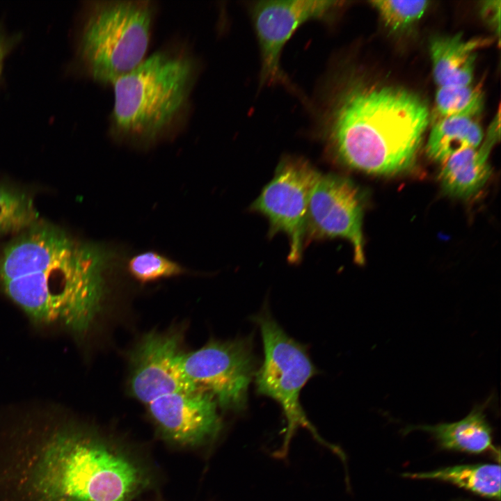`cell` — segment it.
Wrapping results in <instances>:
<instances>
[{"mask_svg": "<svg viewBox=\"0 0 501 501\" xmlns=\"http://www.w3.org/2000/svg\"><path fill=\"white\" fill-rule=\"evenodd\" d=\"M361 189L350 178L335 173H321L308 209L305 246L312 241L340 238L352 246L353 259L365 262Z\"/></svg>", "mask_w": 501, "mask_h": 501, "instance_id": "obj_10", "label": "cell"}, {"mask_svg": "<svg viewBox=\"0 0 501 501\" xmlns=\"http://www.w3.org/2000/svg\"><path fill=\"white\" fill-rule=\"evenodd\" d=\"M485 44L486 40H466L461 33L434 38L429 51L438 87L471 85L476 51Z\"/></svg>", "mask_w": 501, "mask_h": 501, "instance_id": "obj_14", "label": "cell"}, {"mask_svg": "<svg viewBox=\"0 0 501 501\" xmlns=\"http://www.w3.org/2000/svg\"><path fill=\"white\" fill-rule=\"evenodd\" d=\"M486 406V403L475 406L468 415L454 422L411 426L407 429L429 433L448 450L476 454L495 450L485 415Z\"/></svg>", "mask_w": 501, "mask_h": 501, "instance_id": "obj_15", "label": "cell"}, {"mask_svg": "<svg viewBox=\"0 0 501 501\" xmlns=\"http://www.w3.org/2000/svg\"><path fill=\"white\" fill-rule=\"evenodd\" d=\"M435 100L437 112L441 118H475L482 111L484 104L481 90L471 85L438 87Z\"/></svg>", "mask_w": 501, "mask_h": 501, "instance_id": "obj_19", "label": "cell"}, {"mask_svg": "<svg viewBox=\"0 0 501 501\" xmlns=\"http://www.w3.org/2000/svg\"><path fill=\"white\" fill-rule=\"evenodd\" d=\"M342 1L328 0H264L251 2L248 10L260 56L262 85L294 88L282 69L283 50L295 31L311 20L328 21Z\"/></svg>", "mask_w": 501, "mask_h": 501, "instance_id": "obj_8", "label": "cell"}, {"mask_svg": "<svg viewBox=\"0 0 501 501\" xmlns=\"http://www.w3.org/2000/svg\"><path fill=\"white\" fill-rule=\"evenodd\" d=\"M385 26L393 31L401 30L418 21L425 13L428 1H372Z\"/></svg>", "mask_w": 501, "mask_h": 501, "instance_id": "obj_21", "label": "cell"}, {"mask_svg": "<svg viewBox=\"0 0 501 501\" xmlns=\"http://www.w3.org/2000/svg\"><path fill=\"white\" fill-rule=\"evenodd\" d=\"M182 340L177 330L151 332L132 351L129 391L145 406L164 395L198 389L181 369Z\"/></svg>", "mask_w": 501, "mask_h": 501, "instance_id": "obj_11", "label": "cell"}, {"mask_svg": "<svg viewBox=\"0 0 501 501\" xmlns=\"http://www.w3.org/2000/svg\"><path fill=\"white\" fill-rule=\"evenodd\" d=\"M127 267L132 277L142 283L180 276L185 271L176 262L153 251L134 255Z\"/></svg>", "mask_w": 501, "mask_h": 501, "instance_id": "obj_20", "label": "cell"}, {"mask_svg": "<svg viewBox=\"0 0 501 501\" xmlns=\"http://www.w3.org/2000/svg\"><path fill=\"white\" fill-rule=\"evenodd\" d=\"M498 116L482 145L462 150L442 164L438 178L447 195L470 198L477 194L488 180L491 173L488 157L493 145L500 138V113Z\"/></svg>", "mask_w": 501, "mask_h": 501, "instance_id": "obj_13", "label": "cell"}, {"mask_svg": "<svg viewBox=\"0 0 501 501\" xmlns=\"http://www.w3.org/2000/svg\"><path fill=\"white\" fill-rule=\"evenodd\" d=\"M6 53V46L4 40L0 35V73L3 67V60Z\"/></svg>", "mask_w": 501, "mask_h": 501, "instance_id": "obj_23", "label": "cell"}, {"mask_svg": "<svg viewBox=\"0 0 501 501\" xmlns=\"http://www.w3.org/2000/svg\"><path fill=\"white\" fill-rule=\"evenodd\" d=\"M38 214L26 193L0 186V236L25 230L38 223Z\"/></svg>", "mask_w": 501, "mask_h": 501, "instance_id": "obj_18", "label": "cell"}, {"mask_svg": "<svg viewBox=\"0 0 501 501\" xmlns=\"http://www.w3.org/2000/svg\"><path fill=\"white\" fill-rule=\"evenodd\" d=\"M320 174L305 158L285 155L272 179L248 208L250 212L267 218L269 239L279 233L287 236L289 248L287 260L292 264L301 261L309 201Z\"/></svg>", "mask_w": 501, "mask_h": 501, "instance_id": "obj_7", "label": "cell"}, {"mask_svg": "<svg viewBox=\"0 0 501 501\" xmlns=\"http://www.w3.org/2000/svg\"><path fill=\"white\" fill-rule=\"evenodd\" d=\"M200 61L183 44L170 45L146 57L113 84L109 132L115 141L149 148L183 128Z\"/></svg>", "mask_w": 501, "mask_h": 501, "instance_id": "obj_4", "label": "cell"}, {"mask_svg": "<svg viewBox=\"0 0 501 501\" xmlns=\"http://www.w3.org/2000/svg\"><path fill=\"white\" fill-rule=\"evenodd\" d=\"M317 108V136L327 160L366 173L392 175L415 161L429 122L424 101L411 91L326 78Z\"/></svg>", "mask_w": 501, "mask_h": 501, "instance_id": "obj_3", "label": "cell"}, {"mask_svg": "<svg viewBox=\"0 0 501 501\" xmlns=\"http://www.w3.org/2000/svg\"><path fill=\"white\" fill-rule=\"evenodd\" d=\"M112 258L103 246L38 223L0 253V286L33 321L81 333L100 310Z\"/></svg>", "mask_w": 501, "mask_h": 501, "instance_id": "obj_2", "label": "cell"}, {"mask_svg": "<svg viewBox=\"0 0 501 501\" xmlns=\"http://www.w3.org/2000/svg\"><path fill=\"white\" fill-rule=\"evenodd\" d=\"M404 476L444 481L479 495L500 500V466L497 464L460 465L427 472L405 473Z\"/></svg>", "mask_w": 501, "mask_h": 501, "instance_id": "obj_17", "label": "cell"}, {"mask_svg": "<svg viewBox=\"0 0 501 501\" xmlns=\"http://www.w3.org/2000/svg\"><path fill=\"white\" fill-rule=\"evenodd\" d=\"M86 11L79 57L90 78L112 85L145 58L157 6L151 1H96Z\"/></svg>", "mask_w": 501, "mask_h": 501, "instance_id": "obj_5", "label": "cell"}, {"mask_svg": "<svg viewBox=\"0 0 501 501\" xmlns=\"http://www.w3.org/2000/svg\"><path fill=\"white\" fill-rule=\"evenodd\" d=\"M255 358L246 340H211L200 349L183 353L182 372L196 387L210 393L225 410L244 409L254 375Z\"/></svg>", "mask_w": 501, "mask_h": 501, "instance_id": "obj_9", "label": "cell"}, {"mask_svg": "<svg viewBox=\"0 0 501 501\" xmlns=\"http://www.w3.org/2000/svg\"><path fill=\"white\" fill-rule=\"evenodd\" d=\"M482 140V129L475 118H441L430 131L426 152L433 161L443 164L462 150L478 148Z\"/></svg>", "mask_w": 501, "mask_h": 501, "instance_id": "obj_16", "label": "cell"}, {"mask_svg": "<svg viewBox=\"0 0 501 501\" xmlns=\"http://www.w3.org/2000/svg\"><path fill=\"white\" fill-rule=\"evenodd\" d=\"M145 406L163 438L178 445L207 444L221 429L214 397L200 388L164 395Z\"/></svg>", "mask_w": 501, "mask_h": 501, "instance_id": "obj_12", "label": "cell"}, {"mask_svg": "<svg viewBox=\"0 0 501 501\" xmlns=\"http://www.w3.org/2000/svg\"><path fill=\"white\" fill-rule=\"evenodd\" d=\"M481 13L484 19L490 24L495 32L500 35V1H486L481 5Z\"/></svg>", "mask_w": 501, "mask_h": 501, "instance_id": "obj_22", "label": "cell"}, {"mask_svg": "<svg viewBox=\"0 0 501 501\" xmlns=\"http://www.w3.org/2000/svg\"><path fill=\"white\" fill-rule=\"evenodd\" d=\"M254 319L261 331L264 352V362L256 373V390L280 404L287 422L278 456L286 455L291 439L299 427L307 429L319 442L337 452L335 446L320 436L300 403L302 388L317 372L305 347L283 331L266 307Z\"/></svg>", "mask_w": 501, "mask_h": 501, "instance_id": "obj_6", "label": "cell"}, {"mask_svg": "<svg viewBox=\"0 0 501 501\" xmlns=\"http://www.w3.org/2000/svg\"><path fill=\"white\" fill-rule=\"evenodd\" d=\"M152 482L132 450L76 421L26 422L0 438V501H133Z\"/></svg>", "mask_w": 501, "mask_h": 501, "instance_id": "obj_1", "label": "cell"}]
</instances>
